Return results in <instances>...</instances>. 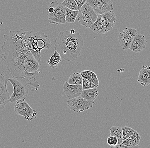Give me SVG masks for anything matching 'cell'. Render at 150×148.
<instances>
[{"instance_id":"277c9868","label":"cell","mask_w":150,"mask_h":148,"mask_svg":"<svg viewBox=\"0 0 150 148\" xmlns=\"http://www.w3.org/2000/svg\"><path fill=\"white\" fill-rule=\"evenodd\" d=\"M8 80L13 88V92L9 100L11 103H15L19 100H25L28 96L30 88H33L37 91L40 87L35 78L13 77L8 79Z\"/></svg>"},{"instance_id":"30bf717a","label":"cell","mask_w":150,"mask_h":148,"mask_svg":"<svg viewBox=\"0 0 150 148\" xmlns=\"http://www.w3.org/2000/svg\"><path fill=\"white\" fill-rule=\"evenodd\" d=\"M137 33V29L131 28H125L120 33L118 40L123 49H129L132 40Z\"/></svg>"},{"instance_id":"52a82bcc","label":"cell","mask_w":150,"mask_h":148,"mask_svg":"<svg viewBox=\"0 0 150 148\" xmlns=\"http://www.w3.org/2000/svg\"><path fill=\"white\" fill-rule=\"evenodd\" d=\"M16 103L14 110L18 115L23 116L28 121H31L36 118V110L32 108L25 100H19Z\"/></svg>"},{"instance_id":"4316f807","label":"cell","mask_w":150,"mask_h":148,"mask_svg":"<svg viewBox=\"0 0 150 148\" xmlns=\"http://www.w3.org/2000/svg\"><path fill=\"white\" fill-rule=\"evenodd\" d=\"M107 142L109 146L113 147L114 146H116L118 144V139L114 136H111L108 137Z\"/></svg>"},{"instance_id":"44dd1931","label":"cell","mask_w":150,"mask_h":148,"mask_svg":"<svg viewBox=\"0 0 150 148\" xmlns=\"http://www.w3.org/2000/svg\"><path fill=\"white\" fill-rule=\"evenodd\" d=\"M110 136H114L118 139V144H120L123 141L122 131L120 126H112L110 129Z\"/></svg>"},{"instance_id":"2e32d148","label":"cell","mask_w":150,"mask_h":148,"mask_svg":"<svg viewBox=\"0 0 150 148\" xmlns=\"http://www.w3.org/2000/svg\"><path fill=\"white\" fill-rule=\"evenodd\" d=\"M141 139L139 133L137 131H135L133 135L128 138L123 140L122 142L123 145H125L128 148H140L139 146Z\"/></svg>"},{"instance_id":"d4e9b609","label":"cell","mask_w":150,"mask_h":148,"mask_svg":"<svg viewBox=\"0 0 150 148\" xmlns=\"http://www.w3.org/2000/svg\"><path fill=\"white\" fill-rule=\"evenodd\" d=\"M122 131L123 140L131 136L135 131L134 129L127 126L122 127Z\"/></svg>"},{"instance_id":"7a4b0ae2","label":"cell","mask_w":150,"mask_h":148,"mask_svg":"<svg viewBox=\"0 0 150 148\" xmlns=\"http://www.w3.org/2000/svg\"><path fill=\"white\" fill-rule=\"evenodd\" d=\"M4 42L29 52L38 62L41 60V53L44 49H49L52 43L47 35L38 32L10 30L9 34H4Z\"/></svg>"},{"instance_id":"8fae6325","label":"cell","mask_w":150,"mask_h":148,"mask_svg":"<svg viewBox=\"0 0 150 148\" xmlns=\"http://www.w3.org/2000/svg\"><path fill=\"white\" fill-rule=\"evenodd\" d=\"M8 81L2 74H0V110L4 109L9 102L10 95L7 90Z\"/></svg>"},{"instance_id":"e0dca14e","label":"cell","mask_w":150,"mask_h":148,"mask_svg":"<svg viewBox=\"0 0 150 148\" xmlns=\"http://www.w3.org/2000/svg\"><path fill=\"white\" fill-rule=\"evenodd\" d=\"M98 95V91L96 88H94L83 90L80 96L86 101H93L96 99Z\"/></svg>"},{"instance_id":"7c38bea8","label":"cell","mask_w":150,"mask_h":148,"mask_svg":"<svg viewBox=\"0 0 150 148\" xmlns=\"http://www.w3.org/2000/svg\"><path fill=\"white\" fill-rule=\"evenodd\" d=\"M63 90L67 97L70 99L80 96L83 89L82 85H70L65 81L63 86Z\"/></svg>"},{"instance_id":"ffe728a7","label":"cell","mask_w":150,"mask_h":148,"mask_svg":"<svg viewBox=\"0 0 150 148\" xmlns=\"http://www.w3.org/2000/svg\"><path fill=\"white\" fill-rule=\"evenodd\" d=\"M62 61V57L60 54L56 50H54V53L52 54L48 61L47 62L50 65V67L53 69L57 68L60 63Z\"/></svg>"},{"instance_id":"4fadbf2b","label":"cell","mask_w":150,"mask_h":148,"mask_svg":"<svg viewBox=\"0 0 150 148\" xmlns=\"http://www.w3.org/2000/svg\"><path fill=\"white\" fill-rule=\"evenodd\" d=\"M147 44L145 35L137 33L132 40L129 49L135 53H139L145 49Z\"/></svg>"},{"instance_id":"f546056e","label":"cell","mask_w":150,"mask_h":148,"mask_svg":"<svg viewBox=\"0 0 150 148\" xmlns=\"http://www.w3.org/2000/svg\"><path fill=\"white\" fill-rule=\"evenodd\" d=\"M76 30H74V29H71V30H70V33L72 34H74L76 32Z\"/></svg>"},{"instance_id":"484cf974","label":"cell","mask_w":150,"mask_h":148,"mask_svg":"<svg viewBox=\"0 0 150 148\" xmlns=\"http://www.w3.org/2000/svg\"><path fill=\"white\" fill-rule=\"evenodd\" d=\"M82 87L83 89H94L98 87V86L92 82L91 81L86 79L82 78Z\"/></svg>"},{"instance_id":"8992f818","label":"cell","mask_w":150,"mask_h":148,"mask_svg":"<svg viewBox=\"0 0 150 148\" xmlns=\"http://www.w3.org/2000/svg\"><path fill=\"white\" fill-rule=\"evenodd\" d=\"M78 11L79 23L86 28H90L98 17V15L92 7L87 3L82 6Z\"/></svg>"},{"instance_id":"ba28073f","label":"cell","mask_w":150,"mask_h":148,"mask_svg":"<svg viewBox=\"0 0 150 148\" xmlns=\"http://www.w3.org/2000/svg\"><path fill=\"white\" fill-rule=\"evenodd\" d=\"M67 106L70 110L76 112H80L91 109L93 104V101H86L81 96L69 99L67 101Z\"/></svg>"},{"instance_id":"ac0fdd59","label":"cell","mask_w":150,"mask_h":148,"mask_svg":"<svg viewBox=\"0 0 150 148\" xmlns=\"http://www.w3.org/2000/svg\"><path fill=\"white\" fill-rule=\"evenodd\" d=\"M90 28L92 31L98 34H104L106 33L103 26V21L99 15H98V17L95 22L90 27Z\"/></svg>"},{"instance_id":"d6986e66","label":"cell","mask_w":150,"mask_h":148,"mask_svg":"<svg viewBox=\"0 0 150 148\" xmlns=\"http://www.w3.org/2000/svg\"><path fill=\"white\" fill-rule=\"evenodd\" d=\"M80 74L83 78L91 81L97 86L99 85V80L97 75L94 72L89 70H84L81 72Z\"/></svg>"},{"instance_id":"5b68a950","label":"cell","mask_w":150,"mask_h":148,"mask_svg":"<svg viewBox=\"0 0 150 148\" xmlns=\"http://www.w3.org/2000/svg\"><path fill=\"white\" fill-rule=\"evenodd\" d=\"M66 8L57 1L52 2L46 8L49 22L56 25L65 24Z\"/></svg>"},{"instance_id":"cb8c5ba5","label":"cell","mask_w":150,"mask_h":148,"mask_svg":"<svg viewBox=\"0 0 150 148\" xmlns=\"http://www.w3.org/2000/svg\"><path fill=\"white\" fill-rule=\"evenodd\" d=\"M61 4L70 10H79L78 6L75 0H64Z\"/></svg>"},{"instance_id":"7402d4cb","label":"cell","mask_w":150,"mask_h":148,"mask_svg":"<svg viewBox=\"0 0 150 148\" xmlns=\"http://www.w3.org/2000/svg\"><path fill=\"white\" fill-rule=\"evenodd\" d=\"M78 10H73L66 8L65 20L68 23H74L76 18L78 15Z\"/></svg>"},{"instance_id":"5bb4252c","label":"cell","mask_w":150,"mask_h":148,"mask_svg":"<svg viewBox=\"0 0 150 148\" xmlns=\"http://www.w3.org/2000/svg\"><path fill=\"white\" fill-rule=\"evenodd\" d=\"M103 21L106 33L111 30L117 22L116 15L113 11L99 15Z\"/></svg>"},{"instance_id":"6da1fadb","label":"cell","mask_w":150,"mask_h":148,"mask_svg":"<svg viewBox=\"0 0 150 148\" xmlns=\"http://www.w3.org/2000/svg\"><path fill=\"white\" fill-rule=\"evenodd\" d=\"M5 52L1 55L8 70L13 77L35 78L40 72L39 62L30 53L18 48L4 44Z\"/></svg>"},{"instance_id":"f1b7e54d","label":"cell","mask_w":150,"mask_h":148,"mask_svg":"<svg viewBox=\"0 0 150 148\" xmlns=\"http://www.w3.org/2000/svg\"><path fill=\"white\" fill-rule=\"evenodd\" d=\"M112 148H128V147L123 145L122 143H121L120 144H117L116 146H114Z\"/></svg>"},{"instance_id":"9a60e30c","label":"cell","mask_w":150,"mask_h":148,"mask_svg":"<svg viewBox=\"0 0 150 148\" xmlns=\"http://www.w3.org/2000/svg\"><path fill=\"white\" fill-rule=\"evenodd\" d=\"M137 81L143 86H147L150 85V66L143 65L138 77Z\"/></svg>"},{"instance_id":"3957f363","label":"cell","mask_w":150,"mask_h":148,"mask_svg":"<svg viewBox=\"0 0 150 148\" xmlns=\"http://www.w3.org/2000/svg\"><path fill=\"white\" fill-rule=\"evenodd\" d=\"M84 45L83 38L79 33L61 31L55 40L54 49L67 61H74L81 55Z\"/></svg>"},{"instance_id":"83f0119b","label":"cell","mask_w":150,"mask_h":148,"mask_svg":"<svg viewBox=\"0 0 150 148\" xmlns=\"http://www.w3.org/2000/svg\"><path fill=\"white\" fill-rule=\"evenodd\" d=\"M75 1L77 4L79 10L81 7L87 2L88 0H75Z\"/></svg>"},{"instance_id":"9c48e42d","label":"cell","mask_w":150,"mask_h":148,"mask_svg":"<svg viewBox=\"0 0 150 148\" xmlns=\"http://www.w3.org/2000/svg\"><path fill=\"white\" fill-rule=\"evenodd\" d=\"M87 4L91 6L97 15L113 11V3L111 0H88Z\"/></svg>"},{"instance_id":"603a6c76","label":"cell","mask_w":150,"mask_h":148,"mask_svg":"<svg viewBox=\"0 0 150 148\" xmlns=\"http://www.w3.org/2000/svg\"><path fill=\"white\" fill-rule=\"evenodd\" d=\"M82 78L80 73L79 72L74 73L70 75L67 81L70 85L80 84L82 85Z\"/></svg>"}]
</instances>
